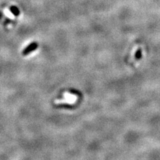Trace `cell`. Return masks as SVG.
Masks as SVG:
<instances>
[{
    "label": "cell",
    "instance_id": "1",
    "mask_svg": "<svg viewBox=\"0 0 160 160\" xmlns=\"http://www.w3.org/2000/svg\"><path fill=\"white\" fill-rule=\"evenodd\" d=\"M38 44L36 42L31 43L24 49V50L23 51V56H27V55L30 54V53H31V51L35 50L37 48H38Z\"/></svg>",
    "mask_w": 160,
    "mask_h": 160
},
{
    "label": "cell",
    "instance_id": "2",
    "mask_svg": "<svg viewBox=\"0 0 160 160\" xmlns=\"http://www.w3.org/2000/svg\"><path fill=\"white\" fill-rule=\"evenodd\" d=\"M5 14H6L7 15V17H9V18H12V19H13V18H14V14H12V12H11V11H9V10H7V9H5Z\"/></svg>",
    "mask_w": 160,
    "mask_h": 160
},
{
    "label": "cell",
    "instance_id": "3",
    "mask_svg": "<svg viewBox=\"0 0 160 160\" xmlns=\"http://www.w3.org/2000/svg\"><path fill=\"white\" fill-rule=\"evenodd\" d=\"M140 54H141V51H140V50H139V51L137 52V54H136V56H135L136 58L138 59L139 57H140Z\"/></svg>",
    "mask_w": 160,
    "mask_h": 160
}]
</instances>
